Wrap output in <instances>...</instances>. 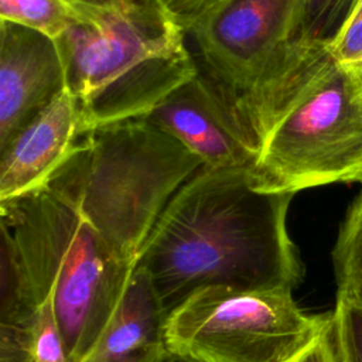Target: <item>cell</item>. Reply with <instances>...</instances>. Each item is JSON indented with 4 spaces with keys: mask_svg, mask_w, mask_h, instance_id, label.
<instances>
[{
    "mask_svg": "<svg viewBox=\"0 0 362 362\" xmlns=\"http://www.w3.org/2000/svg\"><path fill=\"white\" fill-rule=\"evenodd\" d=\"M327 314L298 307L290 288L195 291L165 320L167 351L194 362H290Z\"/></svg>",
    "mask_w": 362,
    "mask_h": 362,
    "instance_id": "52a82bcc",
    "label": "cell"
},
{
    "mask_svg": "<svg viewBox=\"0 0 362 362\" xmlns=\"http://www.w3.org/2000/svg\"><path fill=\"white\" fill-rule=\"evenodd\" d=\"M202 161L146 116L82 133L45 188L134 263L173 197Z\"/></svg>",
    "mask_w": 362,
    "mask_h": 362,
    "instance_id": "3957f363",
    "label": "cell"
},
{
    "mask_svg": "<svg viewBox=\"0 0 362 362\" xmlns=\"http://www.w3.org/2000/svg\"><path fill=\"white\" fill-rule=\"evenodd\" d=\"M160 362H194V361H189L181 355H177V354H173L170 351H167L163 358L160 359Z\"/></svg>",
    "mask_w": 362,
    "mask_h": 362,
    "instance_id": "44dd1931",
    "label": "cell"
},
{
    "mask_svg": "<svg viewBox=\"0 0 362 362\" xmlns=\"http://www.w3.org/2000/svg\"><path fill=\"white\" fill-rule=\"evenodd\" d=\"M76 18L75 6L68 0H0V20L35 30L54 40Z\"/></svg>",
    "mask_w": 362,
    "mask_h": 362,
    "instance_id": "4fadbf2b",
    "label": "cell"
},
{
    "mask_svg": "<svg viewBox=\"0 0 362 362\" xmlns=\"http://www.w3.org/2000/svg\"><path fill=\"white\" fill-rule=\"evenodd\" d=\"M82 133L78 105L65 89L0 148V202L47 187Z\"/></svg>",
    "mask_w": 362,
    "mask_h": 362,
    "instance_id": "30bf717a",
    "label": "cell"
},
{
    "mask_svg": "<svg viewBox=\"0 0 362 362\" xmlns=\"http://www.w3.org/2000/svg\"><path fill=\"white\" fill-rule=\"evenodd\" d=\"M290 362H338L331 313L318 334Z\"/></svg>",
    "mask_w": 362,
    "mask_h": 362,
    "instance_id": "d6986e66",
    "label": "cell"
},
{
    "mask_svg": "<svg viewBox=\"0 0 362 362\" xmlns=\"http://www.w3.org/2000/svg\"><path fill=\"white\" fill-rule=\"evenodd\" d=\"M219 1L221 0H164L167 8L185 30V33L201 16H204Z\"/></svg>",
    "mask_w": 362,
    "mask_h": 362,
    "instance_id": "ffe728a7",
    "label": "cell"
},
{
    "mask_svg": "<svg viewBox=\"0 0 362 362\" xmlns=\"http://www.w3.org/2000/svg\"><path fill=\"white\" fill-rule=\"evenodd\" d=\"M331 320L339 362H362V288L338 286Z\"/></svg>",
    "mask_w": 362,
    "mask_h": 362,
    "instance_id": "5bb4252c",
    "label": "cell"
},
{
    "mask_svg": "<svg viewBox=\"0 0 362 362\" xmlns=\"http://www.w3.org/2000/svg\"><path fill=\"white\" fill-rule=\"evenodd\" d=\"M304 3L221 0L187 30L198 49L199 72L218 92L238 132L279 79L327 47L300 40Z\"/></svg>",
    "mask_w": 362,
    "mask_h": 362,
    "instance_id": "8992f818",
    "label": "cell"
},
{
    "mask_svg": "<svg viewBox=\"0 0 362 362\" xmlns=\"http://www.w3.org/2000/svg\"><path fill=\"white\" fill-rule=\"evenodd\" d=\"M165 315L148 273L134 264L122 300L82 362H160Z\"/></svg>",
    "mask_w": 362,
    "mask_h": 362,
    "instance_id": "8fae6325",
    "label": "cell"
},
{
    "mask_svg": "<svg viewBox=\"0 0 362 362\" xmlns=\"http://www.w3.org/2000/svg\"><path fill=\"white\" fill-rule=\"evenodd\" d=\"M253 129L257 188L296 194L362 170V66L329 52L279 93Z\"/></svg>",
    "mask_w": 362,
    "mask_h": 362,
    "instance_id": "5b68a950",
    "label": "cell"
},
{
    "mask_svg": "<svg viewBox=\"0 0 362 362\" xmlns=\"http://www.w3.org/2000/svg\"><path fill=\"white\" fill-rule=\"evenodd\" d=\"M33 362H71L49 298L38 304L33 331Z\"/></svg>",
    "mask_w": 362,
    "mask_h": 362,
    "instance_id": "e0dca14e",
    "label": "cell"
},
{
    "mask_svg": "<svg viewBox=\"0 0 362 362\" xmlns=\"http://www.w3.org/2000/svg\"><path fill=\"white\" fill-rule=\"evenodd\" d=\"M146 117L195 154L204 168L249 167L256 160L202 72L174 89Z\"/></svg>",
    "mask_w": 362,
    "mask_h": 362,
    "instance_id": "9c48e42d",
    "label": "cell"
},
{
    "mask_svg": "<svg viewBox=\"0 0 362 362\" xmlns=\"http://www.w3.org/2000/svg\"><path fill=\"white\" fill-rule=\"evenodd\" d=\"M332 263L338 286L362 288V191L349 205L341 223Z\"/></svg>",
    "mask_w": 362,
    "mask_h": 362,
    "instance_id": "9a60e30c",
    "label": "cell"
},
{
    "mask_svg": "<svg viewBox=\"0 0 362 362\" xmlns=\"http://www.w3.org/2000/svg\"><path fill=\"white\" fill-rule=\"evenodd\" d=\"M331 58L348 66H362V0H358L332 40L327 44Z\"/></svg>",
    "mask_w": 362,
    "mask_h": 362,
    "instance_id": "ac0fdd59",
    "label": "cell"
},
{
    "mask_svg": "<svg viewBox=\"0 0 362 362\" xmlns=\"http://www.w3.org/2000/svg\"><path fill=\"white\" fill-rule=\"evenodd\" d=\"M250 167L202 168L148 233L136 264L148 273L165 320L201 288L294 290L301 281L287 230L294 194L257 188Z\"/></svg>",
    "mask_w": 362,
    "mask_h": 362,
    "instance_id": "6da1fadb",
    "label": "cell"
},
{
    "mask_svg": "<svg viewBox=\"0 0 362 362\" xmlns=\"http://www.w3.org/2000/svg\"><path fill=\"white\" fill-rule=\"evenodd\" d=\"M358 0H305L300 24V40L328 44Z\"/></svg>",
    "mask_w": 362,
    "mask_h": 362,
    "instance_id": "2e32d148",
    "label": "cell"
},
{
    "mask_svg": "<svg viewBox=\"0 0 362 362\" xmlns=\"http://www.w3.org/2000/svg\"><path fill=\"white\" fill-rule=\"evenodd\" d=\"M68 1H71V3H75V1H79V0H68Z\"/></svg>",
    "mask_w": 362,
    "mask_h": 362,
    "instance_id": "603a6c76",
    "label": "cell"
},
{
    "mask_svg": "<svg viewBox=\"0 0 362 362\" xmlns=\"http://www.w3.org/2000/svg\"><path fill=\"white\" fill-rule=\"evenodd\" d=\"M0 230V362H33L38 303L8 230Z\"/></svg>",
    "mask_w": 362,
    "mask_h": 362,
    "instance_id": "7c38bea8",
    "label": "cell"
},
{
    "mask_svg": "<svg viewBox=\"0 0 362 362\" xmlns=\"http://www.w3.org/2000/svg\"><path fill=\"white\" fill-rule=\"evenodd\" d=\"M354 181H358V182H361V184H362V170L356 174V177L354 178Z\"/></svg>",
    "mask_w": 362,
    "mask_h": 362,
    "instance_id": "7402d4cb",
    "label": "cell"
},
{
    "mask_svg": "<svg viewBox=\"0 0 362 362\" xmlns=\"http://www.w3.org/2000/svg\"><path fill=\"white\" fill-rule=\"evenodd\" d=\"M78 18L55 42L83 133L143 117L194 78L187 33L164 0H79Z\"/></svg>",
    "mask_w": 362,
    "mask_h": 362,
    "instance_id": "7a4b0ae2",
    "label": "cell"
},
{
    "mask_svg": "<svg viewBox=\"0 0 362 362\" xmlns=\"http://www.w3.org/2000/svg\"><path fill=\"white\" fill-rule=\"evenodd\" d=\"M337 356H338V355H337ZM338 362H339V359H338Z\"/></svg>",
    "mask_w": 362,
    "mask_h": 362,
    "instance_id": "cb8c5ba5",
    "label": "cell"
},
{
    "mask_svg": "<svg viewBox=\"0 0 362 362\" xmlns=\"http://www.w3.org/2000/svg\"><path fill=\"white\" fill-rule=\"evenodd\" d=\"M37 303L52 301L71 362L96 345L134 269L71 205L48 188L0 202Z\"/></svg>",
    "mask_w": 362,
    "mask_h": 362,
    "instance_id": "277c9868",
    "label": "cell"
},
{
    "mask_svg": "<svg viewBox=\"0 0 362 362\" xmlns=\"http://www.w3.org/2000/svg\"><path fill=\"white\" fill-rule=\"evenodd\" d=\"M65 89L55 40L0 20V148Z\"/></svg>",
    "mask_w": 362,
    "mask_h": 362,
    "instance_id": "ba28073f",
    "label": "cell"
}]
</instances>
